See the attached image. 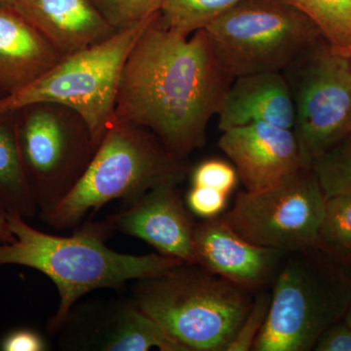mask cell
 I'll return each instance as SVG.
<instances>
[{
	"label": "cell",
	"instance_id": "6da1fadb",
	"mask_svg": "<svg viewBox=\"0 0 351 351\" xmlns=\"http://www.w3.org/2000/svg\"><path fill=\"white\" fill-rule=\"evenodd\" d=\"M233 80L205 29L189 36L171 31L159 12L127 59L114 120L144 127L171 154L186 159L205 145L208 124Z\"/></svg>",
	"mask_w": 351,
	"mask_h": 351
},
{
	"label": "cell",
	"instance_id": "7a4b0ae2",
	"mask_svg": "<svg viewBox=\"0 0 351 351\" xmlns=\"http://www.w3.org/2000/svg\"><path fill=\"white\" fill-rule=\"evenodd\" d=\"M7 218L15 241L0 243V267H29L55 283L60 304L48 325L50 332L68 322L76 301L87 293L154 278L184 265L159 253L134 256L112 250L105 243L112 232L107 219L83 223L73 235L58 237L39 232L18 215L7 214Z\"/></svg>",
	"mask_w": 351,
	"mask_h": 351
},
{
	"label": "cell",
	"instance_id": "3957f363",
	"mask_svg": "<svg viewBox=\"0 0 351 351\" xmlns=\"http://www.w3.org/2000/svg\"><path fill=\"white\" fill-rule=\"evenodd\" d=\"M188 173L186 159L171 154L152 132L114 120L75 186L41 218L58 230L75 228L91 210L119 198L134 201L160 184H180Z\"/></svg>",
	"mask_w": 351,
	"mask_h": 351
},
{
	"label": "cell",
	"instance_id": "277c9868",
	"mask_svg": "<svg viewBox=\"0 0 351 351\" xmlns=\"http://www.w3.org/2000/svg\"><path fill=\"white\" fill-rule=\"evenodd\" d=\"M255 294L200 265L184 263L138 280L132 302L186 351H226Z\"/></svg>",
	"mask_w": 351,
	"mask_h": 351
},
{
	"label": "cell",
	"instance_id": "5b68a950",
	"mask_svg": "<svg viewBox=\"0 0 351 351\" xmlns=\"http://www.w3.org/2000/svg\"><path fill=\"white\" fill-rule=\"evenodd\" d=\"M289 254L252 350H313L321 335L343 320L350 306V265L316 248Z\"/></svg>",
	"mask_w": 351,
	"mask_h": 351
},
{
	"label": "cell",
	"instance_id": "8992f818",
	"mask_svg": "<svg viewBox=\"0 0 351 351\" xmlns=\"http://www.w3.org/2000/svg\"><path fill=\"white\" fill-rule=\"evenodd\" d=\"M159 12L131 29L115 32L106 40L66 55L36 82L0 97V117L36 104L62 106L83 120L95 147H98L114 121L127 59L141 34Z\"/></svg>",
	"mask_w": 351,
	"mask_h": 351
},
{
	"label": "cell",
	"instance_id": "52a82bcc",
	"mask_svg": "<svg viewBox=\"0 0 351 351\" xmlns=\"http://www.w3.org/2000/svg\"><path fill=\"white\" fill-rule=\"evenodd\" d=\"M223 71L232 77L282 71L323 38L281 0H242L205 27Z\"/></svg>",
	"mask_w": 351,
	"mask_h": 351
},
{
	"label": "cell",
	"instance_id": "ba28073f",
	"mask_svg": "<svg viewBox=\"0 0 351 351\" xmlns=\"http://www.w3.org/2000/svg\"><path fill=\"white\" fill-rule=\"evenodd\" d=\"M282 73L294 103L302 164L313 168L351 132V61L322 38Z\"/></svg>",
	"mask_w": 351,
	"mask_h": 351
},
{
	"label": "cell",
	"instance_id": "9c48e42d",
	"mask_svg": "<svg viewBox=\"0 0 351 351\" xmlns=\"http://www.w3.org/2000/svg\"><path fill=\"white\" fill-rule=\"evenodd\" d=\"M64 110L36 104L19 110L17 119L25 174L41 217L75 186L97 149L83 120Z\"/></svg>",
	"mask_w": 351,
	"mask_h": 351
},
{
	"label": "cell",
	"instance_id": "30bf717a",
	"mask_svg": "<svg viewBox=\"0 0 351 351\" xmlns=\"http://www.w3.org/2000/svg\"><path fill=\"white\" fill-rule=\"evenodd\" d=\"M326 195L313 168L257 191H240L223 219L252 243L289 254L316 247Z\"/></svg>",
	"mask_w": 351,
	"mask_h": 351
},
{
	"label": "cell",
	"instance_id": "8fae6325",
	"mask_svg": "<svg viewBox=\"0 0 351 351\" xmlns=\"http://www.w3.org/2000/svg\"><path fill=\"white\" fill-rule=\"evenodd\" d=\"M178 186L165 184L149 189L107 221L112 230L144 240L161 255L193 265L196 223Z\"/></svg>",
	"mask_w": 351,
	"mask_h": 351
},
{
	"label": "cell",
	"instance_id": "7c38bea8",
	"mask_svg": "<svg viewBox=\"0 0 351 351\" xmlns=\"http://www.w3.org/2000/svg\"><path fill=\"white\" fill-rule=\"evenodd\" d=\"M286 253L252 243L219 216L196 223L193 265L253 293L263 290Z\"/></svg>",
	"mask_w": 351,
	"mask_h": 351
},
{
	"label": "cell",
	"instance_id": "4fadbf2b",
	"mask_svg": "<svg viewBox=\"0 0 351 351\" xmlns=\"http://www.w3.org/2000/svg\"><path fill=\"white\" fill-rule=\"evenodd\" d=\"M221 133L219 149L232 160L245 191L269 188L302 166L291 129L258 121Z\"/></svg>",
	"mask_w": 351,
	"mask_h": 351
},
{
	"label": "cell",
	"instance_id": "5bb4252c",
	"mask_svg": "<svg viewBox=\"0 0 351 351\" xmlns=\"http://www.w3.org/2000/svg\"><path fill=\"white\" fill-rule=\"evenodd\" d=\"M63 56L106 40L114 29L91 0H9Z\"/></svg>",
	"mask_w": 351,
	"mask_h": 351
},
{
	"label": "cell",
	"instance_id": "9a60e30c",
	"mask_svg": "<svg viewBox=\"0 0 351 351\" xmlns=\"http://www.w3.org/2000/svg\"><path fill=\"white\" fill-rule=\"evenodd\" d=\"M63 55L15 9L0 3V91H19L45 75Z\"/></svg>",
	"mask_w": 351,
	"mask_h": 351
},
{
	"label": "cell",
	"instance_id": "2e32d148",
	"mask_svg": "<svg viewBox=\"0 0 351 351\" xmlns=\"http://www.w3.org/2000/svg\"><path fill=\"white\" fill-rule=\"evenodd\" d=\"M219 131L263 121L293 130L294 103L281 71L235 77L218 113Z\"/></svg>",
	"mask_w": 351,
	"mask_h": 351
},
{
	"label": "cell",
	"instance_id": "e0dca14e",
	"mask_svg": "<svg viewBox=\"0 0 351 351\" xmlns=\"http://www.w3.org/2000/svg\"><path fill=\"white\" fill-rule=\"evenodd\" d=\"M95 346L106 351H186L133 302L117 307L97 329Z\"/></svg>",
	"mask_w": 351,
	"mask_h": 351
},
{
	"label": "cell",
	"instance_id": "ac0fdd59",
	"mask_svg": "<svg viewBox=\"0 0 351 351\" xmlns=\"http://www.w3.org/2000/svg\"><path fill=\"white\" fill-rule=\"evenodd\" d=\"M14 115L0 117V205L7 214L27 219L38 209L25 174Z\"/></svg>",
	"mask_w": 351,
	"mask_h": 351
},
{
	"label": "cell",
	"instance_id": "d6986e66",
	"mask_svg": "<svg viewBox=\"0 0 351 351\" xmlns=\"http://www.w3.org/2000/svg\"><path fill=\"white\" fill-rule=\"evenodd\" d=\"M306 15L332 49L351 57V0H281Z\"/></svg>",
	"mask_w": 351,
	"mask_h": 351
},
{
	"label": "cell",
	"instance_id": "ffe728a7",
	"mask_svg": "<svg viewBox=\"0 0 351 351\" xmlns=\"http://www.w3.org/2000/svg\"><path fill=\"white\" fill-rule=\"evenodd\" d=\"M315 248L351 267V195L327 197Z\"/></svg>",
	"mask_w": 351,
	"mask_h": 351
},
{
	"label": "cell",
	"instance_id": "44dd1931",
	"mask_svg": "<svg viewBox=\"0 0 351 351\" xmlns=\"http://www.w3.org/2000/svg\"><path fill=\"white\" fill-rule=\"evenodd\" d=\"M242 0H165L160 10L164 27L189 36Z\"/></svg>",
	"mask_w": 351,
	"mask_h": 351
},
{
	"label": "cell",
	"instance_id": "7402d4cb",
	"mask_svg": "<svg viewBox=\"0 0 351 351\" xmlns=\"http://www.w3.org/2000/svg\"><path fill=\"white\" fill-rule=\"evenodd\" d=\"M313 168L326 197L351 195V132L331 151L318 158Z\"/></svg>",
	"mask_w": 351,
	"mask_h": 351
},
{
	"label": "cell",
	"instance_id": "603a6c76",
	"mask_svg": "<svg viewBox=\"0 0 351 351\" xmlns=\"http://www.w3.org/2000/svg\"><path fill=\"white\" fill-rule=\"evenodd\" d=\"M115 32L131 29L161 10L165 0H91Z\"/></svg>",
	"mask_w": 351,
	"mask_h": 351
},
{
	"label": "cell",
	"instance_id": "cb8c5ba5",
	"mask_svg": "<svg viewBox=\"0 0 351 351\" xmlns=\"http://www.w3.org/2000/svg\"><path fill=\"white\" fill-rule=\"evenodd\" d=\"M270 299L271 294L263 290L256 293L250 311L226 351L252 350L267 319Z\"/></svg>",
	"mask_w": 351,
	"mask_h": 351
},
{
	"label": "cell",
	"instance_id": "d4e9b609",
	"mask_svg": "<svg viewBox=\"0 0 351 351\" xmlns=\"http://www.w3.org/2000/svg\"><path fill=\"white\" fill-rule=\"evenodd\" d=\"M237 170L230 163L219 159L203 161L191 177L193 186H206L230 195L239 182Z\"/></svg>",
	"mask_w": 351,
	"mask_h": 351
},
{
	"label": "cell",
	"instance_id": "484cf974",
	"mask_svg": "<svg viewBox=\"0 0 351 351\" xmlns=\"http://www.w3.org/2000/svg\"><path fill=\"white\" fill-rule=\"evenodd\" d=\"M228 195L206 186H193L186 195L189 211L203 219L216 218L225 211Z\"/></svg>",
	"mask_w": 351,
	"mask_h": 351
},
{
	"label": "cell",
	"instance_id": "4316f807",
	"mask_svg": "<svg viewBox=\"0 0 351 351\" xmlns=\"http://www.w3.org/2000/svg\"><path fill=\"white\" fill-rule=\"evenodd\" d=\"M313 350L351 351V327L343 319L335 323L321 335Z\"/></svg>",
	"mask_w": 351,
	"mask_h": 351
},
{
	"label": "cell",
	"instance_id": "83f0119b",
	"mask_svg": "<svg viewBox=\"0 0 351 351\" xmlns=\"http://www.w3.org/2000/svg\"><path fill=\"white\" fill-rule=\"evenodd\" d=\"M47 350L43 337L31 329H18L7 334L0 341V350L43 351Z\"/></svg>",
	"mask_w": 351,
	"mask_h": 351
},
{
	"label": "cell",
	"instance_id": "f1b7e54d",
	"mask_svg": "<svg viewBox=\"0 0 351 351\" xmlns=\"http://www.w3.org/2000/svg\"><path fill=\"white\" fill-rule=\"evenodd\" d=\"M14 241L15 237L9 228L6 211L0 205V243H12Z\"/></svg>",
	"mask_w": 351,
	"mask_h": 351
},
{
	"label": "cell",
	"instance_id": "f546056e",
	"mask_svg": "<svg viewBox=\"0 0 351 351\" xmlns=\"http://www.w3.org/2000/svg\"><path fill=\"white\" fill-rule=\"evenodd\" d=\"M343 320L346 321V323H348V325L351 327V302L350 306H348V311H346L345 318H343Z\"/></svg>",
	"mask_w": 351,
	"mask_h": 351
},
{
	"label": "cell",
	"instance_id": "4dcf8cb0",
	"mask_svg": "<svg viewBox=\"0 0 351 351\" xmlns=\"http://www.w3.org/2000/svg\"><path fill=\"white\" fill-rule=\"evenodd\" d=\"M9 0H0V3L8 4Z\"/></svg>",
	"mask_w": 351,
	"mask_h": 351
},
{
	"label": "cell",
	"instance_id": "1f68e13d",
	"mask_svg": "<svg viewBox=\"0 0 351 351\" xmlns=\"http://www.w3.org/2000/svg\"><path fill=\"white\" fill-rule=\"evenodd\" d=\"M2 96H3V94H2V92L0 91V97H2Z\"/></svg>",
	"mask_w": 351,
	"mask_h": 351
},
{
	"label": "cell",
	"instance_id": "d6a6232c",
	"mask_svg": "<svg viewBox=\"0 0 351 351\" xmlns=\"http://www.w3.org/2000/svg\"><path fill=\"white\" fill-rule=\"evenodd\" d=\"M350 61H351V57H350Z\"/></svg>",
	"mask_w": 351,
	"mask_h": 351
}]
</instances>
